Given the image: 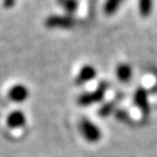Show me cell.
Instances as JSON below:
<instances>
[{
  "label": "cell",
  "mask_w": 157,
  "mask_h": 157,
  "mask_svg": "<svg viewBox=\"0 0 157 157\" xmlns=\"http://www.w3.org/2000/svg\"><path fill=\"white\" fill-rule=\"evenodd\" d=\"M79 129H81L82 135H83V136L86 137V140L89 141V142H97V141L100 139V136H101L100 130H99L92 121H89L88 119H83V120L81 121Z\"/></svg>",
  "instance_id": "1"
},
{
  "label": "cell",
  "mask_w": 157,
  "mask_h": 157,
  "mask_svg": "<svg viewBox=\"0 0 157 157\" xmlns=\"http://www.w3.org/2000/svg\"><path fill=\"white\" fill-rule=\"evenodd\" d=\"M105 89H106V84L105 83H101L97 90L92 92V93H84L82 94L79 98H78V104L79 105H90V104H94V103H98L99 100L103 99L104 94H105Z\"/></svg>",
  "instance_id": "2"
},
{
  "label": "cell",
  "mask_w": 157,
  "mask_h": 157,
  "mask_svg": "<svg viewBox=\"0 0 157 157\" xmlns=\"http://www.w3.org/2000/svg\"><path fill=\"white\" fill-rule=\"evenodd\" d=\"M75 20L72 16H63V15H52L46 19L45 25L47 27H61V29H68L74 26Z\"/></svg>",
  "instance_id": "3"
},
{
  "label": "cell",
  "mask_w": 157,
  "mask_h": 157,
  "mask_svg": "<svg viewBox=\"0 0 157 157\" xmlns=\"http://www.w3.org/2000/svg\"><path fill=\"white\" fill-rule=\"evenodd\" d=\"M27 97H29L27 88L21 84H16L9 90V98L15 103H22Z\"/></svg>",
  "instance_id": "4"
},
{
  "label": "cell",
  "mask_w": 157,
  "mask_h": 157,
  "mask_svg": "<svg viewBox=\"0 0 157 157\" xmlns=\"http://www.w3.org/2000/svg\"><path fill=\"white\" fill-rule=\"evenodd\" d=\"M95 74H97V71L93 66H90V64L83 66L82 69L79 71V74H78V77H77V83L78 84L87 83V82L93 79V78L95 77Z\"/></svg>",
  "instance_id": "5"
},
{
  "label": "cell",
  "mask_w": 157,
  "mask_h": 157,
  "mask_svg": "<svg viewBox=\"0 0 157 157\" xmlns=\"http://www.w3.org/2000/svg\"><path fill=\"white\" fill-rule=\"evenodd\" d=\"M135 104L142 110L144 114H147L148 110H150V106H148V100H147V94L146 92L140 88L136 90L135 93Z\"/></svg>",
  "instance_id": "6"
},
{
  "label": "cell",
  "mask_w": 157,
  "mask_h": 157,
  "mask_svg": "<svg viewBox=\"0 0 157 157\" xmlns=\"http://www.w3.org/2000/svg\"><path fill=\"white\" fill-rule=\"evenodd\" d=\"M25 124V115L21 111H14L8 116V125L10 128H20Z\"/></svg>",
  "instance_id": "7"
},
{
  "label": "cell",
  "mask_w": 157,
  "mask_h": 157,
  "mask_svg": "<svg viewBox=\"0 0 157 157\" xmlns=\"http://www.w3.org/2000/svg\"><path fill=\"white\" fill-rule=\"evenodd\" d=\"M131 74H132V72H131V67H130L129 64L123 63V64L117 66V68H116V77L119 78L121 82H128V81H130Z\"/></svg>",
  "instance_id": "8"
},
{
  "label": "cell",
  "mask_w": 157,
  "mask_h": 157,
  "mask_svg": "<svg viewBox=\"0 0 157 157\" xmlns=\"http://www.w3.org/2000/svg\"><path fill=\"white\" fill-rule=\"evenodd\" d=\"M123 2L124 0H106L104 5V13L106 15H113L117 10V8L121 5Z\"/></svg>",
  "instance_id": "9"
},
{
  "label": "cell",
  "mask_w": 157,
  "mask_h": 157,
  "mask_svg": "<svg viewBox=\"0 0 157 157\" xmlns=\"http://www.w3.org/2000/svg\"><path fill=\"white\" fill-rule=\"evenodd\" d=\"M139 9L142 16H150L152 11V0H139Z\"/></svg>",
  "instance_id": "10"
},
{
  "label": "cell",
  "mask_w": 157,
  "mask_h": 157,
  "mask_svg": "<svg viewBox=\"0 0 157 157\" xmlns=\"http://www.w3.org/2000/svg\"><path fill=\"white\" fill-rule=\"evenodd\" d=\"M58 4H61L66 11H69V13H73L77 10L78 8V3L75 0H58Z\"/></svg>",
  "instance_id": "11"
},
{
  "label": "cell",
  "mask_w": 157,
  "mask_h": 157,
  "mask_svg": "<svg viewBox=\"0 0 157 157\" xmlns=\"http://www.w3.org/2000/svg\"><path fill=\"white\" fill-rule=\"evenodd\" d=\"M113 108H114V103H110V104H106V105H104L101 109H100V115L101 116H106V115H109L111 111H113Z\"/></svg>",
  "instance_id": "12"
},
{
  "label": "cell",
  "mask_w": 157,
  "mask_h": 157,
  "mask_svg": "<svg viewBox=\"0 0 157 157\" xmlns=\"http://www.w3.org/2000/svg\"><path fill=\"white\" fill-rule=\"evenodd\" d=\"M4 6L5 8H13L14 4H15V0H4Z\"/></svg>",
  "instance_id": "13"
}]
</instances>
